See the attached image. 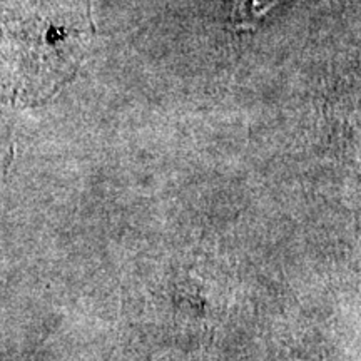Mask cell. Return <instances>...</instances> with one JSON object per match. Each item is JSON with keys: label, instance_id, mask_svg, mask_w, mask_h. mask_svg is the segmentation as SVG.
Here are the masks:
<instances>
[{"label": "cell", "instance_id": "obj_1", "mask_svg": "<svg viewBox=\"0 0 361 361\" xmlns=\"http://www.w3.org/2000/svg\"><path fill=\"white\" fill-rule=\"evenodd\" d=\"M92 0H0V90L39 102L75 74L94 37Z\"/></svg>", "mask_w": 361, "mask_h": 361}, {"label": "cell", "instance_id": "obj_2", "mask_svg": "<svg viewBox=\"0 0 361 361\" xmlns=\"http://www.w3.org/2000/svg\"><path fill=\"white\" fill-rule=\"evenodd\" d=\"M281 0H233L231 24L236 32L256 29Z\"/></svg>", "mask_w": 361, "mask_h": 361}]
</instances>
